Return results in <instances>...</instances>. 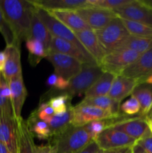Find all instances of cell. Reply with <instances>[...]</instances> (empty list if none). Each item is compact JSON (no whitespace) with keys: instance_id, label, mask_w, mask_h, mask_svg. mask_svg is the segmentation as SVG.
Listing matches in <instances>:
<instances>
[{"instance_id":"6da1fadb","label":"cell","mask_w":152,"mask_h":153,"mask_svg":"<svg viewBox=\"0 0 152 153\" xmlns=\"http://www.w3.org/2000/svg\"><path fill=\"white\" fill-rule=\"evenodd\" d=\"M0 7L8 22L16 40L30 38L31 14L34 5L26 0H0Z\"/></svg>"},{"instance_id":"7a4b0ae2","label":"cell","mask_w":152,"mask_h":153,"mask_svg":"<svg viewBox=\"0 0 152 153\" xmlns=\"http://www.w3.org/2000/svg\"><path fill=\"white\" fill-rule=\"evenodd\" d=\"M92 141L86 126H71L59 135L51 139L49 143L55 146L56 153H77Z\"/></svg>"},{"instance_id":"3957f363","label":"cell","mask_w":152,"mask_h":153,"mask_svg":"<svg viewBox=\"0 0 152 153\" xmlns=\"http://www.w3.org/2000/svg\"><path fill=\"white\" fill-rule=\"evenodd\" d=\"M106 55L115 51L118 46L130 34L121 18L115 17L105 27L95 31Z\"/></svg>"},{"instance_id":"277c9868","label":"cell","mask_w":152,"mask_h":153,"mask_svg":"<svg viewBox=\"0 0 152 153\" xmlns=\"http://www.w3.org/2000/svg\"><path fill=\"white\" fill-rule=\"evenodd\" d=\"M103 73L104 71L98 64H83L81 71L69 81L68 88L63 94H68L71 98L84 94Z\"/></svg>"},{"instance_id":"5b68a950","label":"cell","mask_w":152,"mask_h":153,"mask_svg":"<svg viewBox=\"0 0 152 153\" xmlns=\"http://www.w3.org/2000/svg\"><path fill=\"white\" fill-rule=\"evenodd\" d=\"M139 55L140 54L137 52L129 49L114 51L107 54L99 66L104 72L119 76L130 64L135 61Z\"/></svg>"},{"instance_id":"8992f818","label":"cell","mask_w":152,"mask_h":153,"mask_svg":"<svg viewBox=\"0 0 152 153\" xmlns=\"http://www.w3.org/2000/svg\"><path fill=\"white\" fill-rule=\"evenodd\" d=\"M34 6H35L36 13H37V16H39L40 20L43 22V23L46 25V27L48 28L49 32L52 34L53 37L65 40L66 41L70 42V43H74L81 49H85L76 37L74 31H72L70 28L63 25L62 22L58 20L56 18L54 17L48 10L41 8L40 7H37L36 5Z\"/></svg>"},{"instance_id":"52a82bcc","label":"cell","mask_w":152,"mask_h":153,"mask_svg":"<svg viewBox=\"0 0 152 153\" xmlns=\"http://www.w3.org/2000/svg\"><path fill=\"white\" fill-rule=\"evenodd\" d=\"M46 58L54 67L55 74L68 81L78 74L83 67L78 60L58 52H49Z\"/></svg>"},{"instance_id":"ba28073f","label":"cell","mask_w":152,"mask_h":153,"mask_svg":"<svg viewBox=\"0 0 152 153\" xmlns=\"http://www.w3.org/2000/svg\"><path fill=\"white\" fill-rule=\"evenodd\" d=\"M94 141L98 144L100 149L107 151L120 148L133 147L137 140L119 130L109 127L104 130Z\"/></svg>"},{"instance_id":"9c48e42d","label":"cell","mask_w":152,"mask_h":153,"mask_svg":"<svg viewBox=\"0 0 152 153\" xmlns=\"http://www.w3.org/2000/svg\"><path fill=\"white\" fill-rule=\"evenodd\" d=\"M75 12L93 31L101 29L117 16L113 10L90 5L77 9Z\"/></svg>"},{"instance_id":"30bf717a","label":"cell","mask_w":152,"mask_h":153,"mask_svg":"<svg viewBox=\"0 0 152 153\" xmlns=\"http://www.w3.org/2000/svg\"><path fill=\"white\" fill-rule=\"evenodd\" d=\"M49 52H58L69 55L86 65L98 64L95 59L85 49L78 47L74 43L56 37H52L48 51V53Z\"/></svg>"},{"instance_id":"8fae6325","label":"cell","mask_w":152,"mask_h":153,"mask_svg":"<svg viewBox=\"0 0 152 153\" xmlns=\"http://www.w3.org/2000/svg\"><path fill=\"white\" fill-rule=\"evenodd\" d=\"M113 12L121 19L141 22L152 27V10L139 0H132L131 3L116 9Z\"/></svg>"},{"instance_id":"7c38bea8","label":"cell","mask_w":152,"mask_h":153,"mask_svg":"<svg viewBox=\"0 0 152 153\" xmlns=\"http://www.w3.org/2000/svg\"><path fill=\"white\" fill-rule=\"evenodd\" d=\"M111 127L122 131L137 140L150 131L145 117L139 115L135 117L121 115Z\"/></svg>"},{"instance_id":"4fadbf2b","label":"cell","mask_w":152,"mask_h":153,"mask_svg":"<svg viewBox=\"0 0 152 153\" xmlns=\"http://www.w3.org/2000/svg\"><path fill=\"white\" fill-rule=\"evenodd\" d=\"M113 117H116L99 108L92 105H81L79 103L76 106L73 107L72 126H84L92 121L110 119Z\"/></svg>"},{"instance_id":"5bb4252c","label":"cell","mask_w":152,"mask_h":153,"mask_svg":"<svg viewBox=\"0 0 152 153\" xmlns=\"http://www.w3.org/2000/svg\"><path fill=\"white\" fill-rule=\"evenodd\" d=\"M121 75L135 79L138 83L152 75V49L141 54L135 61L123 70Z\"/></svg>"},{"instance_id":"9a60e30c","label":"cell","mask_w":152,"mask_h":153,"mask_svg":"<svg viewBox=\"0 0 152 153\" xmlns=\"http://www.w3.org/2000/svg\"><path fill=\"white\" fill-rule=\"evenodd\" d=\"M76 37L86 52L95 59L98 65H100L101 61L106 55L105 52L97 37L95 31L86 29L75 32Z\"/></svg>"},{"instance_id":"2e32d148","label":"cell","mask_w":152,"mask_h":153,"mask_svg":"<svg viewBox=\"0 0 152 153\" xmlns=\"http://www.w3.org/2000/svg\"><path fill=\"white\" fill-rule=\"evenodd\" d=\"M0 141L11 153H17V123L14 117H0Z\"/></svg>"},{"instance_id":"e0dca14e","label":"cell","mask_w":152,"mask_h":153,"mask_svg":"<svg viewBox=\"0 0 152 153\" xmlns=\"http://www.w3.org/2000/svg\"><path fill=\"white\" fill-rule=\"evenodd\" d=\"M11 92V102L13 106V114L16 120L22 118V107L26 100L28 92L25 86L22 74L16 76L8 82Z\"/></svg>"},{"instance_id":"ac0fdd59","label":"cell","mask_w":152,"mask_h":153,"mask_svg":"<svg viewBox=\"0 0 152 153\" xmlns=\"http://www.w3.org/2000/svg\"><path fill=\"white\" fill-rule=\"evenodd\" d=\"M4 52L6 55V62L2 75L8 82L15 76L22 74L20 46L17 45L6 46Z\"/></svg>"},{"instance_id":"d6986e66","label":"cell","mask_w":152,"mask_h":153,"mask_svg":"<svg viewBox=\"0 0 152 153\" xmlns=\"http://www.w3.org/2000/svg\"><path fill=\"white\" fill-rule=\"evenodd\" d=\"M137 84L138 82L135 79H130L122 75L116 76L107 96L121 103L125 97L131 95Z\"/></svg>"},{"instance_id":"ffe728a7","label":"cell","mask_w":152,"mask_h":153,"mask_svg":"<svg viewBox=\"0 0 152 153\" xmlns=\"http://www.w3.org/2000/svg\"><path fill=\"white\" fill-rule=\"evenodd\" d=\"M54 17L62 22L74 32L91 29L89 25L78 16L74 10H48Z\"/></svg>"},{"instance_id":"44dd1931","label":"cell","mask_w":152,"mask_h":153,"mask_svg":"<svg viewBox=\"0 0 152 153\" xmlns=\"http://www.w3.org/2000/svg\"><path fill=\"white\" fill-rule=\"evenodd\" d=\"M34 5L45 9L52 10H77L89 6L87 0H33Z\"/></svg>"},{"instance_id":"7402d4cb","label":"cell","mask_w":152,"mask_h":153,"mask_svg":"<svg viewBox=\"0 0 152 153\" xmlns=\"http://www.w3.org/2000/svg\"><path fill=\"white\" fill-rule=\"evenodd\" d=\"M131 96L139 102L141 109L139 116L146 117L152 110V85L144 82L137 84Z\"/></svg>"},{"instance_id":"603a6c76","label":"cell","mask_w":152,"mask_h":153,"mask_svg":"<svg viewBox=\"0 0 152 153\" xmlns=\"http://www.w3.org/2000/svg\"><path fill=\"white\" fill-rule=\"evenodd\" d=\"M17 123V153H35L34 137L23 118L16 120Z\"/></svg>"},{"instance_id":"cb8c5ba5","label":"cell","mask_w":152,"mask_h":153,"mask_svg":"<svg viewBox=\"0 0 152 153\" xmlns=\"http://www.w3.org/2000/svg\"><path fill=\"white\" fill-rule=\"evenodd\" d=\"M53 36L52 35L46 25L40 19L39 16L36 13L35 6L33 9L31 14V31H30V38L35 39L39 40L44 45L47 52L50 46L51 40Z\"/></svg>"},{"instance_id":"d4e9b609","label":"cell","mask_w":152,"mask_h":153,"mask_svg":"<svg viewBox=\"0 0 152 153\" xmlns=\"http://www.w3.org/2000/svg\"><path fill=\"white\" fill-rule=\"evenodd\" d=\"M73 117V107H70L65 113L54 114L47 122L51 131V138L59 135L72 126Z\"/></svg>"},{"instance_id":"484cf974","label":"cell","mask_w":152,"mask_h":153,"mask_svg":"<svg viewBox=\"0 0 152 153\" xmlns=\"http://www.w3.org/2000/svg\"><path fill=\"white\" fill-rule=\"evenodd\" d=\"M152 49V37H136L129 35L116 47L115 51H121L129 49L142 54ZM114 52V51H113Z\"/></svg>"},{"instance_id":"4316f807","label":"cell","mask_w":152,"mask_h":153,"mask_svg":"<svg viewBox=\"0 0 152 153\" xmlns=\"http://www.w3.org/2000/svg\"><path fill=\"white\" fill-rule=\"evenodd\" d=\"M80 104L99 108L102 110L109 112L116 117L122 115L121 114L120 112V103L109 97L108 96L83 98Z\"/></svg>"},{"instance_id":"83f0119b","label":"cell","mask_w":152,"mask_h":153,"mask_svg":"<svg viewBox=\"0 0 152 153\" xmlns=\"http://www.w3.org/2000/svg\"><path fill=\"white\" fill-rule=\"evenodd\" d=\"M116 76V75L113 73L104 72L101 77L85 93L84 98L104 97L108 95Z\"/></svg>"},{"instance_id":"f1b7e54d","label":"cell","mask_w":152,"mask_h":153,"mask_svg":"<svg viewBox=\"0 0 152 153\" xmlns=\"http://www.w3.org/2000/svg\"><path fill=\"white\" fill-rule=\"evenodd\" d=\"M26 123L33 137L40 140H50L51 131L49 125L47 123L39 119L34 111L28 118Z\"/></svg>"},{"instance_id":"f546056e","label":"cell","mask_w":152,"mask_h":153,"mask_svg":"<svg viewBox=\"0 0 152 153\" xmlns=\"http://www.w3.org/2000/svg\"><path fill=\"white\" fill-rule=\"evenodd\" d=\"M14 117L8 82L0 73V117Z\"/></svg>"},{"instance_id":"4dcf8cb0","label":"cell","mask_w":152,"mask_h":153,"mask_svg":"<svg viewBox=\"0 0 152 153\" xmlns=\"http://www.w3.org/2000/svg\"><path fill=\"white\" fill-rule=\"evenodd\" d=\"M25 46L29 52V59L31 65L36 66L43 58H46L48 52L44 45L39 40L29 38L25 41Z\"/></svg>"},{"instance_id":"1f68e13d","label":"cell","mask_w":152,"mask_h":153,"mask_svg":"<svg viewBox=\"0 0 152 153\" xmlns=\"http://www.w3.org/2000/svg\"><path fill=\"white\" fill-rule=\"evenodd\" d=\"M124 25L130 35L136 37H152V27L141 22L122 19Z\"/></svg>"},{"instance_id":"d6a6232c","label":"cell","mask_w":152,"mask_h":153,"mask_svg":"<svg viewBox=\"0 0 152 153\" xmlns=\"http://www.w3.org/2000/svg\"><path fill=\"white\" fill-rule=\"evenodd\" d=\"M47 102L54 109L55 114L65 113L70 107H72L71 97L66 94H61L51 97Z\"/></svg>"},{"instance_id":"836d02e7","label":"cell","mask_w":152,"mask_h":153,"mask_svg":"<svg viewBox=\"0 0 152 153\" xmlns=\"http://www.w3.org/2000/svg\"><path fill=\"white\" fill-rule=\"evenodd\" d=\"M0 33L5 41L6 46L17 45V46H20V43H18V41L16 40V37H15L8 22L6 19L1 7H0Z\"/></svg>"},{"instance_id":"e575fe53","label":"cell","mask_w":152,"mask_h":153,"mask_svg":"<svg viewBox=\"0 0 152 153\" xmlns=\"http://www.w3.org/2000/svg\"><path fill=\"white\" fill-rule=\"evenodd\" d=\"M87 1L90 6L113 11L116 9L127 5L132 0H87Z\"/></svg>"},{"instance_id":"d590c367","label":"cell","mask_w":152,"mask_h":153,"mask_svg":"<svg viewBox=\"0 0 152 153\" xmlns=\"http://www.w3.org/2000/svg\"><path fill=\"white\" fill-rule=\"evenodd\" d=\"M112 118L110 119H104L92 121L89 123L87 125H86V128L90 133L91 136L92 137L93 141L106 128H109L112 126Z\"/></svg>"},{"instance_id":"8d00e7d4","label":"cell","mask_w":152,"mask_h":153,"mask_svg":"<svg viewBox=\"0 0 152 153\" xmlns=\"http://www.w3.org/2000/svg\"><path fill=\"white\" fill-rule=\"evenodd\" d=\"M140 105L135 97H132L122 103L120 105L121 114L127 117H131L139 114L140 112Z\"/></svg>"},{"instance_id":"74e56055","label":"cell","mask_w":152,"mask_h":153,"mask_svg":"<svg viewBox=\"0 0 152 153\" xmlns=\"http://www.w3.org/2000/svg\"><path fill=\"white\" fill-rule=\"evenodd\" d=\"M46 85L56 91L64 92L69 87V81L54 73L49 76L46 81Z\"/></svg>"},{"instance_id":"f35d334b","label":"cell","mask_w":152,"mask_h":153,"mask_svg":"<svg viewBox=\"0 0 152 153\" xmlns=\"http://www.w3.org/2000/svg\"><path fill=\"white\" fill-rule=\"evenodd\" d=\"M136 144L144 149L146 152L152 153V134L151 131L137 140Z\"/></svg>"},{"instance_id":"ab89813d","label":"cell","mask_w":152,"mask_h":153,"mask_svg":"<svg viewBox=\"0 0 152 153\" xmlns=\"http://www.w3.org/2000/svg\"><path fill=\"white\" fill-rule=\"evenodd\" d=\"M35 153H56V150L55 146L49 143L39 146L35 145Z\"/></svg>"},{"instance_id":"60d3db41","label":"cell","mask_w":152,"mask_h":153,"mask_svg":"<svg viewBox=\"0 0 152 153\" xmlns=\"http://www.w3.org/2000/svg\"><path fill=\"white\" fill-rule=\"evenodd\" d=\"M99 150L100 148L98 147V144L95 141H92L88 146H86L84 149L79 151L77 153H98Z\"/></svg>"},{"instance_id":"b9f144b4","label":"cell","mask_w":152,"mask_h":153,"mask_svg":"<svg viewBox=\"0 0 152 153\" xmlns=\"http://www.w3.org/2000/svg\"><path fill=\"white\" fill-rule=\"evenodd\" d=\"M103 153H133L132 147H125L120 148V149H111V150L104 151Z\"/></svg>"},{"instance_id":"7bdbcfd3","label":"cell","mask_w":152,"mask_h":153,"mask_svg":"<svg viewBox=\"0 0 152 153\" xmlns=\"http://www.w3.org/2000/svg\"><path fill=\"white\" fill-rule=\"evenodd\" d=\"M6 62V55L4 52H0V73H2L4 71V66Z\"/></svg>"},{"instance_id":"ee69618b","label":"cell","mask_w":152,"mask_h":153,"mask_svg":"<svg viewBox=\"0 0 152 153\" xmlns=\"http://www.w3.org/2000/svg\"><path fill=\"white\" fill-rule=\"evenodd\" d=\"M132 152L133 153H148L146 152L144 149H142L140 146H139L137 144H135L132 147Z\"/></svg>"},{"instance_id":"f6af8a7d","label":"cell","mask_w":152,"mask_h":153,"mask_svg":"<svg viewBox=\"0 0 152 153\" xmlns=\"http://www.w3.org/2000/svg\"><path fill=\"white\" fill-rule=\"evenodd\" d=\"M0 153H11L8 148L1 141H0Z\"/></svg>"},{"instance_id":"bcb514c9","label":"cell","mask_w":152,"mask_h":153,"mask_svg":"<svg viewBox=\"0 0 152 153\" xmlns=\"http://www.w3.org/2000/svg\"><path fill=\"white\" fill-rule=\"evenodd\" d=\"M139 1L152 10V0H139Z\"/></svg>"},{"instance_id":"7dc6e473","label":"cell","mask_w":152,"mask_h":153,"mask_svg":"<svg viewBox=\"0 0 152 153\" xmlns=\"http://www.w3.org/2000/svg\"><path fill=\"white\" fill-rule=\"evenodd\" d=\"M146 122H147L148 126L149 131L152 134V117H145Z\"/></svg>"},{"instance_id":"c3c4849f","label":"cell","mask_w":152,"mask_h":153,"mask_svg":"<svg viewBox=\"0 0 152 153\" xmlns=\"http://www.w3.org/2000/svg\"><path fill=\"white\" fill-rule=\"evenodd\" d=\"M152 117V110H151V111L150 112V114H149L148 115V116L146 117Z\"/></svg>"},{"instance_id":"681fc988","label":"cell","mask_w":152,"mask_h":153,"mask_svg":"<svg viewBox=\"0 0 152 153\" xmlns=\"http://www.w3.org/2000/svg\"><path fill=\"white\" fill-rule=\"evenodd\" d=\"M103 152H104V150H102V149H100V150L98 152V153H103Z\"/></svg>"}]
</instances>
